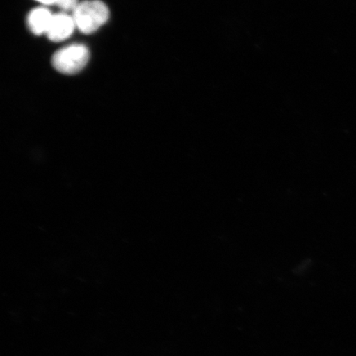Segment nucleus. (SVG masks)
Segmentation results:
<instances>
[{
    "mask_svg": "<svg viewBox=\"0 0 356 356\" xmlns=\"http://www.w3.org/2000/svg\"><path fill=\"white\" fill-rule=\"evenodd\" d=\"M56 4L65 11H74L78 6V0H56Z\"/></svg>",
    "mask_w": 356,
    "mask_h": 356,
    "instance_id": "5",
    "label": "nucleus"
},
{
    "mask_svg": "<svg viewBox=\"0 0 356 356\" xmlns=\"http://www.w3.org/2000/svg\"><path fill=\"white\" fill-rule=\"evenodd\" d=\"M37 1L44 4V6H51V4H56V0H37Z\"/></svg>",
    "mask_w": 356,
    "mask_h": 356,
    "instance_id": "6",
    "label": "nucleus"
},
{
    "mask_svg": "<svg viewBox=\"0 0 356 356\" xmlns=\"http://www.w3.org/2000/svg\"><path fill=\"white\" fill-rule=\"evenodd\" d=\"M75 25L73 17L66 13H58L53 15L47 35L53 42H61L70 37Z\"/></svg>",
    "mask_w": 356,
    "mask_h": 356,
    "instance_id": "3",
    "label": "nucleus"
},
{
    "mask_svg": "<svg viewBox=\"0 0 356 356\" xmlns=\"http://www.w3.org/2000/svg\"><path fill=\"white\" fill-rule=\"evenodd\" d=\"M73 19L82 33H92L108 20V8L100 0H87L78 4Z\"/></svg>",
    "mask_w": 356,
    "mask_h": 356,
    "instance_id": "1",
    "label": "nucleus"
},
{
    "mask_svg": "<svg viewBox=\"0 0 356 356\" xmlns=\"http://www.w3.org/2000/svg\"><path fill=\"white\" fill-rule=\"evenodd\" d=\"M89 59L88 48L83 44H72L58 51L52 57V65L60 73L73 74L79 72Z\"/></svg>",
    "mask_w": 356,
    "mask_h": 356,
    "instance_id": "2",
    "label": "nucleus"
},
{
    "mask_svg": "<svg viewBox=\"0 0 356 356\" xmlns=\"http://www.w3.org/2000/svg\"><path fill=\"white\" fill-rule=\"evenodd\" d=\"M52 17L51 13L47 8H35L28 17V25L31 32L35 35L47 34Z\"/></svg>",
    "mask_w": 356,
    "mask_h": 356,
    "instance_id": "4",
    "label": "nucleus"
}]
</instances>
